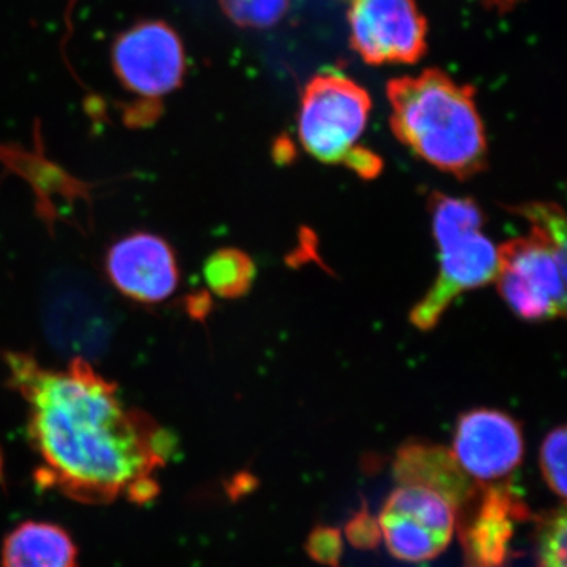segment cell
Wrapping results in <instances>:
<instances>
[{
	"mask_svg": "<svg viewBox=\"0 0 567 567\" xmlns=\"http://www.w3.org/2000/svg\"><path fill=\"white\" fill-rule=\"evenodd\" d=\"M10 382L28 404L29 442L39 457L37 481L74 502L147 503L156 473L174 453L169 432L126 405L115 383L73 358L62 371L25 353L7 357Z\"/></svg>",
	"mask_w": 567,
	"mask_h": 567,
	"instance_id": "6da1fadb",
	"label": "cell"
},
{
	"mask_svg": "<svg viewBox=\"0 0 567 567\" xmlns=\"http://www.w3.org/2000/svg\"><path fill=\"white\" fill-rule=\"evenodd\" d=\"M391 130L417 158L466 181L487 164V137L473 89L440 70L388 82Z\"/></svg>",
	"mask_w": 567,
	"mask_h": 567,
	"instance_id": "7a4b0ae2",
	"label": "cell"
},
{
	"mask_svg": "<svg viewBox=\"0 0 567 567\" xmlns=\"http://www.w3.org/2000/svg\"><path fill=\"white\" fill-rule=\"evenodd\" d=\"M513 210L532 230L498 248L499 295L520 319H558L566 315L565 212L554 203L517 205Z\"/></svg>",
	"mask_w": 567,
	"mask_h": 567,
	"instance_id": "3957f363",
	"label": "cell"
},
{
	"mask_svg": "<svg viewBox=\"0 0 567 567\" xmlns=\"http://www.w3.org/2000/svg\"><path fill=\"white\" fill-rule=\"evenodd\" d=\"M429 210L440 274L410 312V322L421 331L435 328L458 295L487 286L498 274V248L483 233L486 216L475 200L434 193Z\"/></svg>",
	"mask_w": 567,
	"mask_h": 567,
	"instance_id": "277c9868",
	"label": "cell"
},
{
	"mask_svg": "<svg viewBox=\"0 0 567 567\" xmlns=\"http://www.w3.org/2000/svg\"><path fill=\"white\" fill-rule=\"evenodd\" d=\"M41 323L59 353L100 360L114 338V311L99 282L80 270L55 271L41 293Z\"/></svg>",
	"mask_w": 567,
	"mask_h": 567,
	"instance_id": "5b68a950",
	"label": "cell"
},
{
	"mask_svg": "<svg viewBox=\"0 0 567 567\" xmlns=\"http://www.w3.org/2000/svg\"><path fill=\"white\" fill-rule=\"evenodd\" d=\"M371 96L346 74L327 71L308 82L298 114V136L324 164H347L360 148L371 114Z\"/></svg>",
	"mask_w": 567,
	"mask_h": 567,
	"instance_id": "8992f818",
	"label": "cell"
},
{
	"mask_svg": "<svg viewBox=\"0 0 567 567\" xmlns=\"http://www.w3.org/2000/svg\"><path fill=\"white\" fill-rule=\"evenodd\" d=\"M456 511L443 496L417 486H401L388 496L379 525L391 555L423 563L446 550L456 528Z\"/></svg>",
	"mask_w": 567,
	"mask_h": 567,
	"instance_id": "52a82bcc",
	"label": "cell"
},
{
	"mask_svg": "<svg viewBox=\"0 0 567 567\" xmlns=\"http://www.w3.org/2000/svg\"><path fill=\"white\" fill-rule=\"evenodd\" d=\"M112 65L130 92L158 100L181 87L186 73L185 47L167 22L142 21L115 39Z\"/></svg>",
	"mask_w": 567,
	"mask_h": 567,
	"instance_id": "ba28073f",
	"label": "cell"
},
{
	"mask_svg": "<svg viewBox=\"0 0 567 567\" xmlns=\"http://www.w3.org/2000/svg\"><path fill=\"white\" fill-rule=\"evenodd\" d=\"M350 41L369 65L415 63L427 51V21L415 0H352Z\"/></svg>",
	"mask_w": 567,
	"mask_h": 567,
	"instance_id": "9c48e42d",
	"label": "cell"
},
{
	"mask_svg": "<svg viewBox=\"0 0 567 567\" xmlns=\"http://www.w3.org/2000/svg\"><path fill=\"white\" fill-rule=\"evenodd\" d=\"M520 424L494 409H475L458 417L453 454L466 475L481 483L509 476L524 458Z\"/></svg>",
	"mask_w": 567,
	"mask_h": 567,
	"instance_id": "30bf717a",
	"label": "cell"
},
{
	"mask_svg": "<svg viewBox=\"0 0 567 567\" xmlns=\"http://www.w3.org/2000/svg\"><path fill=\"white\" fill-rule=\"evenodd\" d=\"M104 270L112 286L137 303L167 300L181 282L177 257L164 238L155 234L126 235L107 249Z\"/></svg>",
	"mask_w": 567,
	"mask_h": 567,
	"instance_id": "8fae6325",
	"label": "cell"
},
{
	"mask_svg": "<svg viewBox=\"0 0 567 567\" xmlns=\"http://www.w3.org/2000/svg\"><path fill=\"white\" fill-rule=\"evenodd\" d=\"M473 505L458 513L465 567H506L517 522L529 511L511 484H494L480 492Z\"/></svg>",
	"mask_w": 567,
	"mask_h": 567,
	"instance_id": "7c38bea8",
	"label": "cell"
},
{
	"mask_svg": "<svg viewBox=\"0 0 567 567\" xmlns=\"http://www.w3.org/2000/svg\"><path fill=\"white\" fill-rule=\"evenodd\" d=\"M393 473L401 486H417L443 496L462 513L475 503L477 484L446 447L427 442H406L395 453Z\"/></svg>",
	"mask_w": 567,
	"mask_h": 567,
	"instance_id": "4fadbf2b",
	"label": "cell"
},
{
	"mask_svg": "<svg viewBox=\"0 0 567 567\" xmlns=\"http://www.w3.org/2000/svg\"><path fill=\"white\" fill-rule=\"evenodd\" d=\"M2 567H78L73 537L50 522L29 520L11 529L2 544Z\"/></svg>",
	"mask_w": 567,
	"mask_h": 567,
	"instance_id": "5bb4252c",
	"label": "cell"
},
{
	"mask_svg": "<svg viewBox=\"0 0 567 567\" xmlns=\"http://www.w3.org/2000/svg\"><path fill=\"white\" fill-rule=\"evenodd\" d=\"M256 267L248 254L235 248L213 252L204 265V278L208 287L221 298L244 297L251 290Z\"/></svg>",
	"mask_w": 567,
	"mask_h": 567,
	"instance_id": "9a60e30c",
	"label": "cell"
},
{
	"mask_svg": "<svg viewBox=\"0 0 567 567\" xmlns=\"http://www.w3.org/2000/svg\"><path fill=\"white\" fill-rule=\"evenodd\" d=\"M567 517L565 506L537 520L536 567H566Z\"/></svg>",
	"mask_w": 567,
	"mask_h": 567,
	"instance_id": "2e32d148",
	"label": "cell"
},
{
	"mask_svg": "<svg viewBox=\"0 0 567 567\" xmlns=\"http://www.w3.org/2000/svg\"><path fill=\"white\" fill-rule=\"evenodd\" d=\"M219 9L238 28H274L286 17L290 0H218Z\"/></svg>",
	"mask_w": 567,
	"mask_h": 567,
	"instance_id": "e0dca14e",
	"label": "cell"
},
{
	"mask_svg": "<svg viewBox=\"0 0 567 567\" xmlns=\"http://www.w3.org/2000/svg\"><path fill=\"white\" fill-rule=\"evenodd\" d=\"M566 427L559 425L544 439L540 446V472L547 486L559 498H566Z\"/></svg>",
	"mask_w": 567,
	"mask_h": 567,
	"instance_id": "ac0fdd59",
	"label": "cell"
},
{
	"mask_svg": "<svg viewBox=\"0 0 567 567\" xmlns=\"http://www.w3.org/2000/svg\"><path fill=\"white\" fill-rule=\"evenodd\" d=\"M305 550L317 565L341 567V529L330 527V525H316L306 539Z\"/></svg>",
	"mask_w": 567,
	"mask_h": 567,
	"instance_id": "d6986e66",
	"label": "cell"
},
{
	"mask_svg": "<svg viewBox=\"0 0 567 567\" xmlns=\"http://www.w3.org/2000/svg\"><path fill=\"white\" fill-rule=\"evenodd\" d=\"M346 537L350 546L358 550H374L382 540V529H380L379 520L369 509L368 503L350 517L346 524Z\"/></svg>",
	"mask_w": 567,
	"mask_h": 567,
	"instance_id": "ffe728a7",
	"label": "cell"
},
{
	"mask_svg": "<svg viewBox=\"0 0 567 567\" xmlns=\"http://www.w3.org/2000/svg\"><path fill=\"white\" fill-rule=\"evenodd\" d=\"M491 6L498 7V9H506V7L514 6L517 0H486Z\"/></svg>",
	"mask_w": 567,
	"mask_h": 567,
	"instance_id": "44dd1931",
	"label": "cell"
},
{
	"mask_svg": "<svg viewBox=\"0 0 567 567\" xmlns=\"http://www.w3.org/2000/svg\"><path fill=\"white\" fill-rule=\"evenodd\" d=\"M0 475H2V456H0Z\"/></svg>",
	"mask_w": 567,
	"mask_h": 567,
	"instance_id": "7402d4cb",
	"label": "cell"
}]
</instances>
